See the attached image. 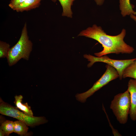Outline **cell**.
I'll return each mask as SVG.
<instances>
[{"mask_svg": "<svg viewBox=\"0 0 136 136\" xmlns=\"http://www.w3.org/2000/svg\"><path fill=\"white\" fill-rule=\"evenodd\" d=\"M126 34V30L123 29L118 35H109L100 26L94 24L92 27H88L81 31L78 36L92 39L101 44L103 50L94 54L97 57H99L111 53L130 54L132 53L134 50V48L127 44L124 41Z\"/></svg>", "mask_w": 136, "mask_h": 136, "instance_id": "cell-1", "label": "cell"}, {"mask_svg": "<svg viewBox=\"0 0 136 136\" xmlns=\"http://www.w3.org/2000/svg\"><path fill=\"white\" fill-rule=\"evenodd\" d=\"M32 46V44L29 39L25 23L19 40L10 48L6 58L9 65L11 66L15 64L22 58L28 60Z\"/></svg>", "mask_w": 136, "mask_h": 136, "instance_id": "cell-2", "label": "cell"}, {"mask_svg": "<svg viewBox=\"0 0 136 136\" xmlns=\"http://www.w3.org/2000/svg\"><path fill=\"white\" fill-rule=\"evenodd\" d=\"M130 107V95L127 90L114 96L110 108L119 123L124 124L127 122Z\"/></svg>", "mask_w": 136, "mask_h": 136, "instance_id": "cell-3", "label": "cell"}, {"mask_svg": "<svg viewBox=\"0 0 136 136\" xmlns=\"http://www.w3.org/2000/svg\"><path fill=\"white\" fill-rule=\"evenodd\" d=\"M0 113L3 115L15 118L25 123L27 126L34 127L47 123L48 120L44 117H31L4 102L0 99Z\"/></svg>", "mask_w": 136, "mask_h": 136, "instance_id": "cell-4", "label": "cell"}, {"mask_svg": "<svg viewBox=\"0 0 136 136\" xmlns=\"http://www.w3.org/2000/svg\"><path fill=\"white\" fill-rule=\"evenodd\" d=\"M106 70L100 78L93 85L92 87L86 92L77 93L75 95L76 99L82 103H85L87 98L96 91L107 84L110 81L119 77L118 72L113 67L107 64Z\"/></svg>", "mask_w": 136, "mask_h": 136, "instance_id": "cell-5", "label": "cell"}, {"mask_svg": "<svg viewBox=\"0 0 136 136\" xmlns=\"http://www.w3.org/2000/svg\"><path fill=\"white\" fill-rule=\"evenodd\" d=\"M84 57L90 62L87 65L88 67H91L94 63L97 62L105 63L113 67L118 72L120 80L123 78V74L125 68L136 59V58L129 59L115 60L110 58L106 55L98 57L85 54Z\"/></svg>", "mask_w": 136, "mask_h": 136, "instance_id": "cell-6", "label": "cell"}, {"mask_svg": "<svg viewBox=\"0 0 136 136\" xmlns=\"http://www.w3.org/2000/svg\"><path fill=\"white\" fill-rule=\"evenodd\" d=\"M128 86L127 90L130 93L131 100L129 114L131 119L134 121L136 120V79H130Z\"/></svg>", "mask_w": 136, "mask_h": 136, "instance_id": "cell-7", "label": "cell"}, {"mask_svg": "<svg viewBox=\"0 0 136 136\" xmlns=\"http://www.w3.org/2000/svg\"><path fill=\"white\" fill-rule=\"evenodd\" d=\"M42 0H25L13 10L18 12L28 11L38 7Z\"/></svg>", "mask_w": 136, "mask_h": 136, "instance_id": "cell-8", "label": "cell"}, {"mask_svg": "<svg viewBox=\"0 0 136 136\" xmlns=\"http://www.w3.org/2000/svg\"><path fill=\"white\" fill-rule=\"evenodd\" d=\"M23 98L21 95H16L15 96V100L14 103L16 107L26 114L31 117L33 116V114L31 107L28 106L27 103H22Z\"/></svg>", "mask_w": 136, "mask_h": 136, "instance_id": "cell-9", "label": "cell"}, {"mask_svg": "<svg viewBox=\"0 0 136 136\" xmlns=\"http://www.w3.org/2000/svg\"><path fill=\"white\" fill-rule=\"evenodd\" d=\"M119 2L120 9L122 16L132 14L136 15V11L133 10V7L131 4L130 0H119Z\"/></svg>", "mask_w": 136, "mask_h": 136, "instance_id": "cell-10", "label": "cell"}, {"mask_svg": "<svg viewBox=\"0 0 136 136\" xmlns=\"http://www.w3.org/2000/svg\"><path fill=\"white\" fill-rule=\"evenodd\" d=\"M60 2L63 9L62 15L72 18V12L71 9V6L75 0H58Z\"/></svg>", "mask_w": 136, "mask_h": 136, "instance_id": "cell-11", "label": "cell"}, {"mask_svg": "<svg viewBox=\"0 0 136 136\" xmlns=\"http://www.w3.org/2000/svg\"><path fill=\"white\" fill-rule=\"evenodd\" d=\"M130 77L136 79V59L128 65L124 69L122 78Z\"/></svg>", "mask_w": 136, "mask_h": 136, "instance_id": "cell-12", "label": "cell"}, {"mask_svg": "<svg viewBox=\"0 0 136 136\" xmlns=\"http://www.w3.org/2000/svg\"><path fill=\"white\" fill-rule=\"evenodd\" d=\"M13 123L14 132L21 136L27 134L28 128L25 123L19 120L14 122Z\"/></svg>", "mask_w": 136, "mask_h": 136, "instance_id": "cell-13", "label": "cell"}, {"mask_svg": "<svg viewBox=\"0 0 136 136\" xmlns=\"http://www.w3.org/2000/svg\"><path fill=\"white\" fill-rule=\"evenodd\" d=\"M14 122L6 120L1 123L0 129L4 132L5 135L9 136L10 134L14 132Z\"/></svg>", "mask_w": 136, "mask_h": 136, "instance_id": "cell-14", "label": "cell"}, {"mask_svg": "<svg viewBox=\"0 0 136 136\" xmlns=\"http://www.w3.org/2000/svg\"><path fill=\"white\" fill-rule=\"evenodd\" d=\"M10 48V45L5 42L0 41V58L7 57Z\"/></svg>", "mask_w": 136, "mask_h": 136, "instance_id": "cell-15", "label": "cell"}, {"mask_svg": "<svg viewBox=\"0 0 136 136\" xmlns=\"http://www.w3.org/2000/svg\"><path fill=\"white\" fill-rule=\"evenodd\" d=\"M25 0H11L9 6L12 9L23 2Z\"/></svg>", "mask_w": 136, "mask_h": 136, "instance_id": "cell-16", "label": "cell"}, {"mask_svg": "<svg viewBox=\"0 0 136 136\" xmlns=\"http://www.w3.org/2000/svg\"><path fill=\"white\" fill-rule=\"evenodd\" d=\"M97 5L101 6L102 5L105 1V0H94Z\"/></svg>", "mask_w": 136, "mask_h": 136, "instance_id": "cell-17", "label": "cell"}, {"mask_svg": "<svg viewBox=\"0 0 136 136\" xmlns=\"http://www.w3.org/2000/svg\"><path fill=\"white\" fill-rule=\"evenodd\" d=\"M130 18L136 22V16L133 14L130 15Z\"/></svg>", "mask_w": 136, "mask_h": 136, "instance_id": "cell-18", "label": "cell"}, {"mask_svg": "<svg viewBox=\"0 0 136 136\" xmlns=\"http://www.w3.org/2000/svg\"><path fill=\"white\" fill-rule=\"evenodd\" d=\"M4 135H5V134L4 131L0 129V136H4Z\"/></svg>", "mask_w": 136, "mask_h": 136, "instance_id": "cell-19", "label": "cell"}, {"mask_svg": "<svg viewBox=\"0 0 136 136\" xmlns=\"http://www.w3.org/2000/svg\"><path fill=\"white\" fill-rule=\"evenodd\" d=\"M52 0L53 2H55L56 1V0Z\"/></svg>", "mask_w": 136, "mask_h": 136, "instance_id": "cell-20", "label": "cell"}]
</instances>
